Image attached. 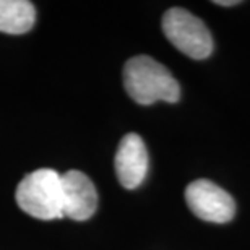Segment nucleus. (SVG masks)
Segmentation results:
<instances>
[{
  "label": "nucleus",
  "mask_w": 250,
  "mask_h": 250,
  "mask_svg": "<svg viewBox=\"0 0 250 250\" xmlns=\"http://www.w3.org/2000/svg\"><path fill=\"white\" fill-rule=\"evenodd\" d=\"M124 86L128 96L142 106L156 101L177 103L181 86L172 73L148 56L132 57L124 67Z\"/></svg>",
  "instance_id": "1"
},
{
  "label": "nucleus",
  "mask_w": 250,
  "mask_h": 250,
  "mask_svg": "<svg viewBox=\"0 0 250 250\" xmlns=\"http://www.w3.org/2000/svg\"><path fill=\"white\" fill-rule=\"evenodd\" d=\"M17 203L33 218L51 221L63 218L62 176L54 169H38L26 174L17 187Z\"/></svg>",
  "instance_id": "2"
},
{
  "label": "nucleus",
  "mask_w": 250,
  "mask_h": 250,
  "mask_svg": "<svg viewBox=\"0 0 250 250\" xmlns=\"http://www.w3.org/2000/svg\"><path fill=\"white\" fill-rule=\"evenodd\" d=\"M163 31L174 47L195 61L213 52V38L202 20L186 8L174 7L163 17Z\"/></svg>",
  "instance_id": "3"
},
{
  "label": "nucleus",
  "mask_w": 250,
  "mask_h": 250,
  "mask_svg": "<svg viewBox=\"0 0 250 250\" xmlns=\"http://www.w3.org/2000/svg\"><path fill=\"white\" fill-rule=\"evenodd\" d=\"M186 202L197 218L224 224L236 214V202L226 190L208 179H198L186 188Z\"/></svg>",
  "instance_id": "4"
},
{
  "label": "nucleus",
  "mask_w": 250,
  "mask_h": 250,
  "mask_svg": "<svg viewBox=\"0 0 250 250\" xmlns=\"http://www.w3.org/2000/svg\"><path fill=\"white\" fill-rule=\"evenodd\" d=\"M63 216L75 221H86L98 208V192L86 174L68 171L62 174Z\"/></svg>",
  "instance_id": "5"
},
{
  "label": "nucleus",
  "mask_w": 250,
  "mask_h": 250,
  "mask_svg": "<svg viewBox=\"0 0 250 250\" xmlns=\"http://www.w3.org/2000/svg\"><path fill=\"white\" fill-rule=\"evenodd\" d=\"M148 172V151L137 133H127L116 153V174L122 187L132 190L145 181Z\"/></svg>",
  "instance_id": "6"
},
{
  "label": "nucleus",
  "mask_w": 250,
  "mask_h": 250,
  "mask_svg": "<svg viewBox=\"0 0 250 250\" xmlns=\"http://www.w3.org/2000/svg\"><path fill=\"white\" fill-rule=\"evenodd\" d=\"M36 8L26 0H0V33L24 34L34 26Z\"/></svg>",
  "instance_id": "7"
},
{
  "label": "nucleus",
  "mask_w": 250,
  "mask_h": 250,
  "mask_svg": "<svg viewBox=\"0 0 250 250\" xmlns=\"http://www.w3.org/2000/svg\"><path fill=\"white\" fill-rule=\"evenodd\" d=\"M214 3L221 5V7H232V5H239L241 2H239V0H216Z\"/></svg>",
  "instance_id": "8"
}]
</instances>
